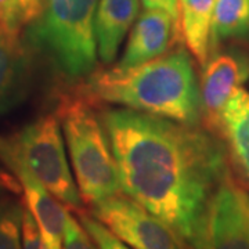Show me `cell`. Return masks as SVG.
<instances>
[{
  "instance_id": "cell-1",
  "label": "cell",
  "mask_w": 249,
  "mask_h": 249,
  "mask_svg": "<svg viewBox=\"0 0 249 249\" xmlns=\"http://www.w3.org/2000/svg\"><path fill=\"white\" fill-rule=\"evenodd\" d=\"M126 196L168 224L188 247L214 187L231 175L220 137L130 108L100 115Z\"/></svg>"
},
{
  "instance_id": "cell-2",
  "label": "cell",
  "mask_w": 249,
  "mask_h": 249,
  "mask_svg": "<svg viewBox=\"0 0 249 249\" xmlns=\"http://www.w3.org/2000/svg\"><path fill=\"white\" fill-rule=\"evenodd\" d=\"M82 91L96 101L196 124L201 119L199 83L184 49L173 50L126 71L93 72Z\"/></svg>"
},
{
  "instance_id": "cell-3",
  "label": "cell",
  "mask_w": 249,
  "mask_h": 249,
  "mask_svg": "<svg viewBox=\"0 0 249 249\" xmlns=\"http://www.w3.org/2000/svg\"><path fill=\"white\" fill-rule=\"evenodd\" d=\"M94 101L82 90L61 98L57 116L83 202L94 205L122 191L118 165Z\"/></svg>"
},
{
  "instance_id": "cell-4",
  "label": "cell",
  "mask_w": 249,
  "mask_h": 249,
  "mask_svg": "<svg viewBox=\"0 0 249 249\" xmlns=\"http://www.w3.org/2000/svg\"><path fill=\"white\" fill-rule=\"evenodd\" d=\"M98 0H43L25 28L27 42L67 79L90 76L97 61L94 18Z\"/></svg>"
},
{
  "instance_id": "cell-5",
  "label": "cell",
  "mask_w": 249,
  "mask_h": 249,
  "mask_svg": "<svg viewBox=\"0 0 249 249\" xmlns=\"http://www.w3.org/2000/svg\"><path fill=\"white\" fill-rule=\"evenodd\" d=\"M0 154L18 158L72 212L85 211V202L67 160L58 116H39L18 133L9 137L0 136Z\"/></svg>"
},
{
  "instance_id": "cell-6",
  "label": "cell",
  "mask_w": 249,
  "mask_h": 249,
  "mask_svg": "<svg viewBox=\"0 0 249 249\" xmlns=\"http://www.w3.org/2000/svg\"><path fill=\"white\" fill-rule=\"evenodd\" d=\"M188 249H249V191L232 175L208 198Z\"/></svg>"
},
{
  "instance_id": "cell-7",
  "label": "cell",
  "mask_w": 249,
  "mask_h": 249,
  "mask_svg": "<svg viewBox=\"0 0 249 249\" xmlns=\"http://www.w3.org/2000/svg\"><path fill=\"white\" fill-rule=\"evenodd\" d=\"M91 216L134 249H188L168 224L126 194L91 205Z\"/></svg>"
},
{
  "instance_id": "cell-8",
  "label": "cell",
  "mask_w": 249,
  "mask_h": 249,
  "mask_svg": "<svg viewBox=\"0 0 249 249\" xmlns=\"http://www.w3.org/2000/svg\"><path fill=\"white\" fill-rule=\"evenodd\" d=\"M249 78V60L240 52L214 54L204 65L199 82L201 119L219 137L223 111Z\"/></svg>"
},
{
  "instance_id": "cell-9",
  "label": "cell",
  "mask_w": 249,
  "mask_h": 249,
  "mask_svg": "<svg viewBox=\"0 0 249 249\" xmlns=\"http://www.w3.org/2000/svg\"><path fill=\"white\" fill-rule=\"evenodd\" d=\"M0 160L18 178L24 193V204L39 224L47 248L62 249L68 211L18 158L10 154H0Z\"/></svg>"
},
{
  "instance_id": "cell-10",
  "label": "cell",
  "mask_w": 249,
  "mask_h": 249,
  "mask_svg": "<svg viewBox=\"0 0 249 249\" xmlns=\"http://www.w3.org/2000/svg\"><path fill=\"white\" fill-rule=\"evenodd\" d=\"M183 40L181 31L166 11L147 9L134 24L129 42L115 70L126 71L160 57L169 46Z\"/></svg>"
},
{
  "instance_id": "cell-11",
  "label": "cell",
  "mask_w": 249,
  "mask_h": 249,
  "mask_svg": "<svg viewBox=\"0 0 249 249\" xmlns=\"http://www.w3.org/2000/svg\"><path fill=\"white\" fill-rule=\"evenodd\" d=\"M29 60L19 34L0 27V114L17 107L27 94Z\"/></svg>"
},
{
  "instance_id": "cell-12",
  "label": "cell",
  "mask_w": 249,
  "mask_h": 249,
  "mask_svg": "<svg viewBox=\"0 0 249 249\" xmlns=\"http://www.w3.org/2000/svg\"><path fill=\"white\" fill-rule=\"evenodd\" d=\"M219 137L226 142L230 166L249 188V93L241 89L223 111Z\"/></svg>"
},
{
  "instance_id": "cell-13",
  "label": "cell",
  "mask_w": 249,
  "mask_h": 249,
  "mask_svg": "<svg viewBox=\"0 0 249 249\" xmlns=\"http://www.w3.org/2000/svg\"><path fill=\"white\" fill-rule=\"evenodd\" d=\"M140 0H100L94 18V34L101 62L111 64L119 46L139 16Z\"/></svg>"
},
{
  "instance_id": "cell-14",
  "label": "cell",
  "mask_w": 249,
  "mask_h": 249,
  "mask_svg": "<svg viewBox=\"0 0 249 249\" xmlns=\"http://www.w3.org/2000/svg\"><path fill=\"white\" fill-rule=\"evenodd\" d=\"M214 1L216 0H178L183 42L202 67L211 54V28Z\"/></svg>"
},
{
  "instance_id": "cell-15",
  "label": "cell",
  "mask_w": 249,
  "mask_h": 249,
  "mask_svg": "<svg viewBox=\"0 0 249 249\" xmlns=\"http://www.w3.org/2000/svg\"><path fill=\"white\" fill-rule=\"evenodd\" d=\"M249 35V0H216L211 28V52L220 42Z\"/></svg>"
},
{
  "instance_id": "cell-16",
  "label": "cell",
  "mask_w": 249,
  "mask_h": 249,
  "mask_svg": "<svg viewBox=\"0 0 249 249\" xmlns=\"http://www.w3.org/2000/svg\"><path fill=\"white\" fill-rule=\"evenodd\" d=\"M24 201L13 198L0 201V249H22Z\"/></svg>"
},
{
  "instance_id": "cell-17",
  "label": "cell",
  "mask_w": 249,
  "mask_h": 249,
  "mask_svg": "<svg viewBox=\"0 0 249 249\" xmlns=\"http://www.w3.org/2000/svg\"><path fill=\"white\" fill-rule=\"evenodd\" d=\"M43 7V0H0V27L19 34L35 21Z\"/></svg>"
},
{
  "instance_id": "cell-18",
  "label": "cell",
  "mask_w": 249,
  "mask_h": 249,
  "mask_svg": "<svg viewBox=\"0 0 249 249\" xmlns=\"http://www.w3.org/2000/svg\"><path fill=\"white\" fill-rule=\"evenodd\" d=\"M76 214L79 217L80 224L89 232L98 249H129L124 244V241L119 240L114 232L109 231L103 223L98 222L91 214L86 213L85 211H80Z\"/></svg>"
},
{
  "instance_id": "cell-19",
  "label": "cell",
  "mask_w": 249,
  "mask_h": 249,
  "mask_svg": "<svg viewBox=\"0 0 249 249\" xmlns=\"http://www.w3.org/2000/svg\"><path fill=\"white\" fill-rule=\"evenodd\" d=\"M62 249H98L89 232L70 213L65 223Z\"/></svg>"
},
{
  "instance_id": "cell-20",
  "label": "cell",
  "mask_w": 249,
  "mask_h": 249,
  "mask_svg": "<svg viewBox=\"0 0 249 249\" xmlns=\"http://www.w3.org/2000/svg\"><path fill=\"white\" fill-rule=\"evenodd\" d=\"M142 4L147 9H155L166 11L175 22L180 28V10H178V0H142Z\"/></svg>"
},
{
  "instance_id": "cell-21",
  "label": "cell",
  "mask_w": 249,
  "mask_h": 249,
  "mask_svg": "<svg viewBox=\"0 0 249 249\" xmlns=\"http://www.w3.org/2000/svg\"><path fill=\"white\" fill-rule=\"evenodd\" d=\"M0 187H3L4 190L11 191L14 194H19L22 191L21 184L18 181V178L16 176H11L10 173H6L0 169Z\"/></svg>"
},
{
  "instance_id": "cell-22",
  "label": "cell",
  "mask_w": 249,
  "mask_h": 249,
  "mask_svg": "<svg viewBox=\"0 0 249 249\" xmlns=\"http://www.w3.org/2000/svg\"><path fill=\"white\" fill-rule=\"evenodd\" d=\"M1 190H4V188H3V187H0V193H1Z\"/></svg>"
}]
</instances>
